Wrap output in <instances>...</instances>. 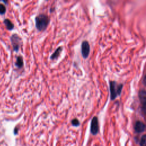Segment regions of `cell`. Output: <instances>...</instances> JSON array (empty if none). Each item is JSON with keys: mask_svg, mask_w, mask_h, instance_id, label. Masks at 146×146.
I'll return each mask as SVG.
<instances>
[{"mask_svg": "<svg viewBox=\"0 0 146 146\" xmlns=\"http://www.w3.org/2000/svg\"><path fill=\"white\" fill-rule=\"evenodd\" d=\"M50 22L49 17L45 14H40L35 18V26L39 31L44 30Z\"/></svg>", "mask_w": 146, "mask_h": 146, "instance_id": "6da1fadb", "label": "cell"}, {"mask_svg": "<svg viewBox=\"0 0 146 146\" xmlns=\"http://www.w3.org/2000/svg\"><path fill=\"white\" fill-rule=\"evenodd\" d=\"M11 42L14 50L17 51L21 44V38L17 34H13L11 36Z\"/></svg>", "mask_w": 146, "mask_h": 146, "instance_id": "7a4b0ae2", "label": "cell"}, {"mask_svg": "<svg viewBox=\"0 0 146 146\" xmlns=\"http://www.w3.org/2000/svg\"><path fill=\"white\" fill-rule=\"evenodd\" d=\"M139 98L142 105L143 112L146 115V91L141 90L139 92Z\"/></svg>", "mask_w": 146, "mask_h": 146, "instance_id": "3957f363", "label": "cell"}, {"mask_svg": "<svg viewBox=\"0 0 146 146\" xmlns=\"http://www.w3.org/2000/svg\"><path fill=\"white\" fill-rule=\"evenodd\" d=\"M90 53V45L87 41H83L82 43V54L84 58H87Z\"/></svg>", "mask_w": 146, "mask_h": 146, "instance_id": "277c9868", "label": "cell"}, {"mask_svg": "<svg viewBox=\"0 0 146 146\" xmlns=\"http://www.w3.org/2000/svg\"><path fill=\"white\" fill-rule=\"evenodd\" d=\"M99 130L98 120L96 117H93L91 124V132L93 135H96Z\"/></svg>", "mask_w": 146, "mask_h": 146, "instance_id": "5b68a950", "label": "cell"}, {"mask_svg": "<svg viewBox=\"0 0 146 146\" xmlns=\"http://www.w3.org/2000/svg\"><path fill=\"white\" fill-rule=\"evenodd\" d=\"M145 127V126L143 123H142L141 121H137L135 124V129L137 132L140 133L144 131Z\"/></svg>", "mask_w": 146, "mask_h": 146, "instance_id": "8992f818", "label": "cell"}, {"mask_svg": "<svg viewBox=\"0 0 146 146\" xmlns=\"http://www.w3.org/2000/svg\"><path fill=\"white\" fill-rule=\"evenodd\" d=\"M110 91H111V99H113L116 98L117 93V89L115 87V83L113 82H111L110 83Z\"/></svg>", "mask_w": 146, "mask_h": 146, "instance_id": "52a82bcc", "label": "cell"}, {"mask_svg": "<svg viewBox=\"0 0 146 146\" xmlns=\"http://www.w3.org/2000/svg\"><path fill=\"white\" fill-rule=\"evenodd\" d=\"M62 51V47H59L55 51V52L51 55L50 58L52 60H54V59H56L60 55L61 51Z\"/></svg>", "mask_w": 146, "mask_h": 146, "instance_id": "ba28073f", "label": "cell"}, {"mask_svg": "<svg viewBox=\"0 0 146 146\" xmlns=\"http://www.w3.org/2000/svg\"><path fill=\"white\" fill-rule=\"evenodd\" d=\"M4 24L5 25L6 28L7 30H11L12 29H13L14 28V25L13 24V23L8 19H5L3 21Z\"/></svg>", "mask_w": 146, "mask_h": 146, "instance_id": "9c48e42d", "label": "cell"}, {"mask_svg": "<svg viewBox=\"0 0 146 146\" xmlns=\"http://www.w3.org/2000/svg\"><path fill=\"white\" fill-rule=\"evenodd\" d=\"M15 66L18 68H22L23 66V58L21 56H18L17 58V60L15 62Z\"/></svg>", "mask_w": 146, "mask_h": 146, "instance_id": "30bf717a", "label": "cell"}, {"mask_svg": "<svg viewBox=\"0 0 146 146\" xmlns=\"http://www.w3.org/2000/svg\"><path fill=\"white\" fill-rule=\"evenodd\" d=\"M140 146H146V135H143L140 140Z\"/></svg>", "mask_w": 146, "mask_h": 146, "instance_id": "8fae6325", "label": "cell"}, {"mask_svg": "<svg viewBox=\"0 0 146 146\" xmlns=\"http://www.w3.org/2000/svg\"><path fill=\"white\" fill-rule=\"evenodd\" d=\"M6 10V7L3 4L0 3V14H5Z\"/></svg>", "mask_w": 146, "mask_h": 146, "instance_id": "7c38bea8", "label": "cell"}, {"mask_svg": "<svg viewBox=\"0 0 146 146\" xmlns=\"http://www.w3.org/2000/svg\"><path fill=\"white\" fill-rule=\"evenodd\" d=\"M71 123L74 126H78L79 125V121L77 119H74L72 120Z\"/></svg>", "mask_w": 146, "mask_h": 146, "instance_id": "4fadbf2b", "label": "cell"}, {"mask_svg": "<svg viewBox=\"0 0 146 146\" xmlns=\"http://www.w3.org/2000/svg\"><path fill=\"white\" fill-rule=\"evenodd\" d=\"M144 84L146 85V76L144 78Z\"/></svg>", "mask_w": 146, "mask_h": 146, "instance_id": "5bb4252c", "label": "cell"}]
</instances>
